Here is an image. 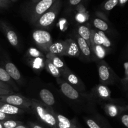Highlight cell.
Wrapping results in <instances>:
<instances>
[{
	"label": "cell",
	"instance_id": "obj_22",
	"mask_svg": "<svg viewBox=\"0 0 128 128\" xmlns=\"http://www.w3.org/2000/svg\"><path fill=\"white\" fill-rule=\"evenodd\" d=\"M96 92L99 97L102 99H108L110 97V91L108 88L104 85H99L96 87Z\"/></svg>",
	"mask_w": 128,
	"mask_h": 128
},
{
	"label": "cell",
	"instance_id": "obj_5",
	"mask_svg": "<svg viewBox=\"0 0 128 128\" xmlns=\"http://www.w3.org/2000/svg\"><path fill=\"white\" fill-rule=\"evenodd\" d=\"M56 0H40L36 3L34 6L32 7L31 12V21L32 23H34L36 20L44 13L47 10H48L55 3Z\"/></svg>",
	"mask_w": 128,
	"mask_h": 128
},
{
	"label": "cell",
	"instance_id": "obj_7",
	"mask_svg": "<svg viewBox=\"0 0 128 128\" xmlns=\"http://www.w3.org/2000/svg\"><path fill=\"white\" fill-rule=\"evenodd\" d=\"M61 75H62L64 80L65 81H66L68 84L72 85L78 91L79 90L80 92H82L84 90L85 87L82 81L74 73H72L68 68L64 71L61 72Z\"/></svg>",
	"mask_w": 128,
	"mask_h": 128
},
{
	"label": "cell",
	"instance_id": "obj_12",
	"mask_svg": "<svg viewBox=\"0 0 128 128\" xmlns=\"http://www.w3.org/2000/svg\"><path fill=\"white\" fill-rule=\"evenodd\" d=\"M0 112L10 115H20L24 113V110L21 108L13 106L2 101H0Z\"/></svg>",
	"mask_w": 128,
	"mask_h": 128
},
{
	"label": "cell",
	"instance_id": "obj_15",
	"mask_svg": "<svg viewBox=\"0 0 128 128\" xmlns=\"http://www.w3.org/2000/svg\"><path fill=\"white\" fill-rule=\"evenodd\" d=\"M46 58L50 60L51 63L53 65H54L61 71V72L64 71L65 70L68 69L67 66L65 65L64 62L58 55L51 53L48 52V53L46 55Z\"/></svg>",
	"mask_w": 128,
	"mask_h": 128
},
{
	"label": "cell",
	"instance_id": "obj_41",
	"mask_svg": "<svg viewBox=\"0 0 128 128\" xmlns=\"http://www.w3.org/2000/svg\"><path fill=\"white\" fill-rule=\"evenodd\" d=\"M40 0H31V2H32V4H35L36 3H37L38 1H39Z\"/></svg>",
	"mask_w": 128,
	"mask_h": 128
},
{
	"label": "cell",
	"instance_id": "obj_30",
	"mask_svg": "<svg viewBox=\"0 0 128 128\" xmlns=\"http://www.w3.org/2000/svg\"><path fill=\"white\" fill-rule=\"evenodd\" d=\"M119 0H108L104 5V9L106 11L112 10L118 5Z\"/></svg>",
	"mask_w": 128,
	"mask_h": 128
},
{
	"label": "cell",
	"instance_id": "obj_13",
	"mask_svg": "<svg viewBox=\"0 0 128 128\" xmlns=\"http://www.w3.org/2000/svg\"><path fill=\"white\" fill-rule=\"evenodd\" d=\"M4 69L8 73L9 75H10L12 80L17 82L20 83L22 80L21 79V75L20 72L19 71L18 69L16 67V65L11 62L6 63L4 66Z\"/></svg>",
	"mask_w": 128,
	"mask_h": 128
},
{
	"label": "cell",
	"instance_id": "obj_23",
	"mask_svg": "<svg viewBox=\"0 0 128 128\" xmlns=\"http://www.w3.org/2000/svg\"><path fill=\"white\" fill-rule=\"evenodd\" d=\"M93 25L96 28L102 31H106L108 30L109 26L107 23L100 18H96L93 20Z\"/></svg>",
	"mask_w": 128,
	"mask_h": 128
},
{
	"label": "cell",
	"instance_id": "obj_6",
	"mask_svg": "<svg viewBox=\"0 0 128 128\" xmlns=\"http://www.w3.org/2000/svg\"><path fill=\"white\" fill-rule=\"evenodd\" d=\"M56 81L60 85L61 92L66 97L71 100H78L80 97V92L64 79L58 78Z\"/></svg>",
	"mask_w": 128,
	"mask_h": 128
},
{
	"label": "cell",
	"instance_id": "obj_34",
	"mask_svg": "<svg viewBox=\"0 0 128 128\" xmlns=\"http://www.w3.org/2000/svg\"><path fill=\"white\" fill-rule=\"evenodd\" d=\"M13 90H7V89H2L0 87V95H10V94H13Z\"/></svg>",
	"mask_w": 128,
	"mask_h": 128
},
{
	"label": "cell",
	"instance_id": "obj_26",
	"mask_svg": "<svg viewBox=\"0 0 128 128\" xmlns=\"http://www.w3.org/2000/svg\"><path fill=\"white\" fill-rule=\"evenodd\" d=\"M44 62L45 61H44L43 58H32L31 65L33 69H41L44 66Z\"/></svg>",
	"mask_w": 128,
	"mask_h": 128
},
{
	"label": "cell",
	"instance_id": "obj_28",
	"mask_svg": "<svg viewBox=\"0 0 128 128\" xmlns=\"http://www.w3.org/2000/svg\"><path fill=\"white\" fill-rule=\"evenodd\" d=\"M105 110L110 116L115 117L117 115L118 110L117 107L112 104H108L105 106Z\"/></svg>",
	"mask_w": 128,
	"mask_h": 128
},
{
	"label": "cell",
	"instance_id": "obj_27",
	"mask_svg": "<svg viewBox=\"0 0 128 128\" xmlns=\"http://www.w3.org/2000/svg\"><path fill=\"white\" fill-rule=\"evenodd\" d=\"M28 55L29 56L31 57L32 58H40L42 57L44 58V55L38 49L35 48H30L28 50L27 52Z\"/></svg>",
	"mask_w": 128,
	"mask_h": 128
},
{
	"label": "cell",
	"instance_id": "obj_24",
	"mask_svg": "<svg viewBox=\"0 0 128 128\" xmlns=\"http://www.w3.org/2000/svg\"><path fill=\"white\" fill-rule=\"evenodd\" d=\"M93 45H102V39L99 30H91V46Z\"/></svg>",
	"mask_w": 128,
	"mask_h": 128
},
{
	"label": "cell",
	"instance_id": "obj_31",
	"mask_svg": "<svg viewBox=\"0 0 128 128\" xmlns=\"http://www.w3.org/2000/svg\"><path fill=\"white\" fill-rule=\"evenodd\" d=\"M16 117L15 115H10V114H5V113L0 112V121L4 120H9V119H16Z\"/></svg>",
	"mask_w": 128,
	"mask_h": 128
},
{
	"label": "cell",
	"instance_id": "obj_9",
	"mask_svg": "<svg viewBox=\"0 0 128 128\" xmlns=\"http://www.w3.org/2000/svg\"><path fill=\"white\" fill-rule=\"evenodd\" d=\"M58 128H81L74 119H69L64 115L56 113Z\"/></svg>",
	"mask_w": 128,
	"mask_h": 128
},
{
	"label": "cell",
	"instance_id": "obj_10",
	"mask_svg": "<svg viewBox=\"0 0 128 128\" xmlns=\"http://www.w3.org/2000/svg\"><path fill=\"white\" fill-rule=\"evenodd\" d=\"M0 26H1V28H2L3 32L4 33L6 38H7L9 43H10L12 46H14V47H17L19 43V41L18 38V36L17 35H16V32H15L14 30H12L11 28H10L4 22L0 23Z\"/></svg>",
	"mask_w": 128,
	"mask_h": 128
},
{
	"label": "cell",
	"instance_id": "obj_11",
	"mask_svg": "<svg viewBox=\"0 0 128 128\" xmlns=\"http://www.w3.org/2000/svg\"><path fill=\"white\" fill-rule=\"evenodd\" d=\"M99 77L100 81L104 84H107L111 80V70L108 65L103 61H100L98 65Z\"/></svg>",
	"mask_w": 128,
	"mask_h": 128
},
{
	"label": "cell",
	"instance_id": "obj_2",
	"mask_svg": "<svg viewBox=\"0 0 128 128\" xmlns=\"http://www.w3.org/2000/svg\"><path fill=\"white\" fill-rule=\"evenodd\" d=\"M61 6V0H56L48 10L42 14L34 23L40 28L44 29L50 27L54 21Z\"/></svg>",
	"mask_w": 128,
	"mask_h": 128
},
{
	"label": "cell",
	"instance_id": "obj_37",
	"mask_svg": "<svg viewBox=\"0 0 128 128\" xmlns=\"http://www.w3.org/2000/svg\"><path fill=\"white\" fill-rule=\"evenodd\" d=\"M0 87L2 88V89H7V90H12V89H11V87L10 86V85H8V84H5V83H4L3 82L1 81V80H0Z\"/></svg>",
	"mask_w": 128,
	"mask_h": 128
},
{
	"label": "cell",
	"instance_id": "obj_19",
	"mask_svg": "<svg viewBox=\"0 0 128 128\" xmlns=\"http://www.w3.org/2000/svg\"><path fill=\"white\" fill-rule=\"evenodd\" d=\"M78 35L85 40L91 47V30L85 25H81L78 28Z\"/></svg>",
	"mask_w": 128,
	"mask_h": 128
},
{
	"label": "cell",
	"instance_id": "obj_21",
	"mask_svg": "<svg viewBox=\"0 0 128 128\" xmlns=\"http://www.w3.org/2000/svg\"><path fill=\"white\" fill-rule=\"evenodd\" d=\"M91 49L93 51L94 54L98 59H103L106 55V51L105 48L102 45H93L91 46Z\"/></svg>",
	"mask_w": 128,
	"mask_h": 128
},
{
	"label": "cell",
	"instance_id": "obj_17",
	"mask_svg": "<svg viewBox=\"0 0 128 128\" xmlns=\"http://www.w3.org/2000/svg\"><path fill=\"white\" fill-rule=\"evenodd\" d=\"M65 46H66L64 41L52 43L49 47L48 52L55 54L56 55L63 56L65 51Z\"/></svg>",
	"mask_w": 128,
	"mask_h": 128
},
{
	"label": "cell",
	"instance_id": "obj_16",
	"mask_svg": "<svg viewBox=\"0 0 128 128\" xmlns=\"http://www.w3.org/2000/svg\"><path fill=\"white\" fill-rule=\"evenodd\" d=\"M76 40L81 53H82L84 57L90 58L91 56V49L90 45L80 36H78Z\"/></svg>",
	"mask_w": 128,
	"mask_h": 128
},
{
	"label": "cell",
	"instance_id": "obj_3",
	"mask_svg": "<svg viewBox=\"0 0 128 128\" xmlns=\"http://www.w3.org/2000/svg\"><path fill=\"white\" fill-rule=\"evenodd\" d=\"M0 101L22 109H31V99L20 94L0 95Z\"/></svg>",
	"mask_w": 128,
	"mask_h": 128
},
{
	"label": "cell",
	"instance_id": "obj_38",
	"mask_svg": "<svg viewBox=\"0 0 128 128\" xmlns=\"http://www.w3.org/2000/svg\"><path fill=\"white\" fill-rule=\"evenodd\" d=\"M81 0H69V3L71 6H76L80 3Z\"/></svg>",
	"mask_w": 128,
	"mask_h": 128
},
{
	"label": "cell",
	"instance_id": "obj_8",
	"mask_svg": "<svg viewBox=\"0 0 128 128\" xmlns=\"http://www.w3.org/2000/svg\"><path fill=\"white\" fill-rule=\"evenodd\" d=\"M65 42V51L63 56H79L81 54L77 41L72 39H66Z\"/></svg>",
	"mask_w": 128,
	"mask_h": 128
},
{
	"label": "cell",
	"instance_id": "obj_25",
	"mask_svg": "<svg viewBox=\"0 0 128 128\" xmlns=\"http://www.w3.org/2000/svg\"><path fill=\"white\" fill-rule=\"evenodd\" d=\"M1 122L4 128H15L18 125L23 124L22 122L20 121V120H14V119L1 120Z\"/></svg>",
	"mask_w": 128,
	"mask_h": 128
},
{
	"label": "cell",
	"instance_id": "obj_39",
	"mask_svg": "<svg viewBox=\"0 0 128 128\" xmlns=\"http://www.w3.org/2000/svg\"><path fill=\"white\" fill-rule=\"evenodd\" d=\"M15 128H30V127H28V126H26V125H24V124H21V125H18V126L16 127Z\"/></svg>",
	"mask_w": 128,
	"mask_h": 128
},
{
	"label": "cell",
	"instance_id": "obj_36",
	"mask_svg": "<svg viewBox=\"0 0 128 128\" xmlns=\"http://www.w3.org/2000/svg\"><path fill=\"white\" fill-rule=\"evenodd\" d=\"M28 124L30 128H43L42 126L36 124V123L33 122H28Z\"/></svg>",
	"mask_w": 128,
	"mask_h": 128
},
{
	"label": "cell",
	"instance_id": "obj_32",
	"mask_svg": "<svg viewBox=\"0 0 128 128\" xmlns=\"http://www.w3.org/2000/svg\"><path fill=\"white\" fill-rule=\"evenodd\" d=\"M86 122L87 125L90 128H101L100 125L96 122L94 120L91 119H86Z\"/></svg>",
	"mask_w": 128,
	"mask_h": 128
},
{
	"label": "cell",
	"instance_id": "obj_42",
	"mask_svg": "<svg viewBox=\"0 0 128 128\" xmlns=\"http://www.w3.org/2000/svg\"><path fill=\"white\" fill-rule=\"evenodd\" d=\"M0 128H4V127H3V126H2V124H1V121H0Z\"/></svg>",
	"mask_w": 128,
	"mask_h": 128
},
{
	"label": "cell",
	"instance_id": "obj_43",
	"mask_svg": "<svg viewBox=\"0 0 128 128\" xmlns=\"http://www.w3.org/2000/svg\"><path fill=\"white\" fill-rule=\"evenodd\" d=\"M10 1H11V2H16V1H17V0H10Z\"/></svg>",
	"mask_w": 128,
	"mask_h": 128
},
{
	"label": "cell",
	"instance_id": "obj_35",
	"mask_svg": "<svg viewBox=\"0 0 128 128\" xmlns=\"http://www.w3.org/2000/svg\"><path fill=\"white\" fill-rule=\"evenodd\" d=\"M121 122L122 124L128 128V114H125L123 115L121 117Z\"/></svg>",
	"mask_w": 128,
	"mask_h": 128
},
{
	"label": "cell",
	"instance_id": "obj_14",
	"mask_svg": "<svg viewBox=\"0 0 128 128\" xmlns=\"http://www.w3.org/2000/svg\"><path fill=\"white\" fill-rule=\"evenodd\" d=\"M39 95H40L41 102L48 106L51 107L55 104L54 97L48 89H41L39 92Z\"/></svg>",
	"mask_w": 128,
	"mask_h": 128
},
{
	"label": "cell",
	"instance_id": "obj_20",
	"mask_svg": "<svg viewBox=\"0 0 128 128\" xmlns=\"http://www.w3.org/2000/svg\"><path fill=\"white\" fill-rule=\"evenodd\" d=\"M44 66L46 67V69L47 70V71L50 73L51 75H52V76L56 77V79L58 78H60V77L61 76V72L54 65L51 63V61L50 60H49L48 59L46 58L44 62Z\"/></svg>",
	"mask_w": 128,
	"mask_h": 128
},
{
	"label": "cell",
	"instance_id": "obj_1",
	"mask_svg": "<svg viewBox=\"0 0 128 128\" xmlns=\"http://www.w3.org/2000/svg\"><path fill=\"white\" fill-rule=\"evenodd\" d=\"M31 99V109L42 122L51 127L58 128L56 112L51 107L36 99Z\"/></svg>",
	"mask_w": 128,
	"mask_h": 128
},
{
	"label": "cell",
	"instance_id": "obj_40",
	"mask_svg": "<svg viewBox=\"0 0 128 128\" xmlns=\"http://www.w3.org/2000/svg\"><path fill=\"white\" fill-rule=\"evenodd\" d=\"M128 0H119V2L121 5H124V4L126 3Z\"/></svg>",
	"mask_w": 128,
	"mask_h": 128
},
{
	"label": "cell",
	"instance_id": "obj_29",
	"mask_svg": "<svg viewBox=\"0 0 128 128\" xmlns=\"http://www.w3.org/2000/svg\"><path fill=\"white\" fill-rule=\"evenodd\" d=\"M99 32H100V35L101 36V39H102V46H103L104 48H110L111 45V43L110 39L105 35L104 31L99 30Z\"/></svg>",
	"mask_w": 128,
	"mask_h": 128
},
{
	"label": "cell",
	"instance_id": "obj_44",
	"mask_svg": "<svg viewBox=\"0 0 128 128\" xmlns=\"http://www.w3.org/2000/svg\"></svg>",
	"mask_w": 128,
	"mask_h": 128
},
{
	"label": "cell",
	"instance_id": "obj_4",
	"mask_svg": "<svg viewBox=\"0 0 128 128\" xmlns=\"http://www.w3.org/2000/svg\"><path fill=\"white\" fill-rule=\"evenodd\" d=\"M32 39L36 45L40 49L48 51L50 45L52 43L51 35L48 31L44 30H36L32 32Z\"/></svg>",
	"mask_w": 128,
	"mask_h": 128
},
{
	"label": "cell",
	"instance_id": "obj_18",
	"mask_svg": "<svg viewBox=\"0 0 128 128\" xmlns=\"http://www.w3.org/2000/svg\"><path fill=\"white\" fill-rule=\"evenodd\" d=\"M0 80L9 85L11 87H12V89H14L16 91L18 90V88L17 85L15 84V83L14 82V80H12V78L10 77L8 73L6 71V70L1 67H0Z\"/></svg>",
	"mask_w": 128,
	"mask_h": 128
},
{
	"label": "cell",
	"instance_id": "obj_33",
	"mask_svg": "<svg viewBox=\"0 0 128 128\" xmlns=\"http://www.w3.org/2000/svg\"><path fill=\"white\" fill-rule=\"evenodd\" d=\"M10 0H0V9L7 8L11 4Z\"/></svg>",
	"mask_w": 128,
	"mask_h": 128
}]
</instances>
